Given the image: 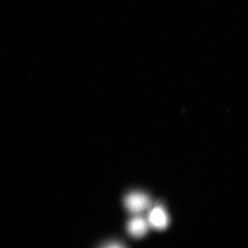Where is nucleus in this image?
Returning a JSON list of instances; mask_svg holds the SVG:
<instances>
[{
    "label": "nucleus",
    "mask_w": 248,
    "mask_h": 248,
    "mask_svg": "<svg viewBox=\"0 0 248 248\" xmlns=\"http://www.w3.org/2000/svg\"><path fill=\"white\" fill-rule=\"evenodd\" d=\"M148 223L153 228L159 231L166 229L169 226V218L166 210L161 205L155 206L150 212Z\"/></svg>",
    "instance_id": "nucleus-2"
},
{
    "label": "nucleus",
    "mask_w": 248,
    "mask_h": 248,
    "mask_svg": "<svg viewBox=\"0 0 248 248\" xmlns=\"http://www.w3.org/2000/svg\"><path fill=\"white\" fill-rule=\"evenodd\" d=\"M127 230L133 237L141 238L148 232V222L143 217H135L128 222Z\"/></svg>",
    "instance_id": "nucleus-3"
},
{
    "label": "nucleus",
    "mask_w": 248,
    "mask_h": 248,
    "mask_svg": "<svg viewBox=\"0 0 248 248\" xmlns=\"http://www.w3.org/2000/svg\"><path fill=\"white\" fill-rule=\"evenodd\" d=\"M125 207L130 213L140 214L149 208L151 200L146 194L142 192H132L125 198Z\"/></svg>",
    "instance_id": "nucleus-1"
}]
</instances>
